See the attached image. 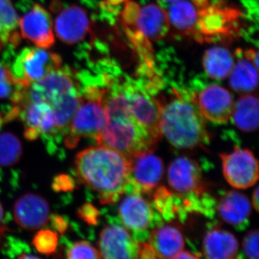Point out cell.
I'll use <instances>...</instances> for the list:
<instances>
[{
  "mask_svg": "<svg viewBox=\"0 0 259 259\" xmlns=\"http://www.w3.org/2000/svg\"><path fill=\"white\" fill-rule=\"evenodd\" d=\"M75 170L81 183L100 196L102 204L117 202L127 192L130 159L119 151L99 145L76 155Z\"/></svg>",
  "mask_w": 259,
  "mask_h": 259,
  "instance_id": "6da1fadb",
  "label": "cell"
},
{
  "mask_svg": "<svg viewBox=\"0 0 259 259\" xmlns=\"http://www.w3.org/2000/svg\"><path fill=\"white\" fill-rule=\"evenodd\" d=\"M104 105L106 125L96 140L97 144L115 149L128 158L154 149L160 138L130 113L119 86L106 88Z\"/></svg>",
  "mask_w": 259,
  "mask_h": 259,
  "instance_id": "7a4b0ae2",
  "label": "cell"
},
{
  "mask_svg": "<svg viewBox=\"0 0 259 259\" xmlns=\"http://www.w3.org/2000/svg\"><path fill=\"white\" fill-rule=\"evenodd\" d=\"M161 103L160 129L172 146L193 148L208 142L205 119L194 95L176 92L170 100Z\"/></svg>",
  "mask_w": 259,
  "mask_h": 259,
  "instance_id": "3957f363",
  "label": "cell"
},
{
  "mask_svg": "<svg viewBox=\"0 0 259 259\" xmlns=\"http://www.w3.org/2000/svg\"><path fill=\"white\" fill-rule=\"evenodd\" d=\"M81 99L65 139L68 148H74L81 138L97 139L106 125L107 115L104 105L106 88L97 84L79 86Z\"/></svg>",
  "mask_w": 259,
  "mask_h": 259,
  "instance_id": "277c9868",
  "label": "cell"
},
{
  "mask_svg": "<svg viewBox=\"0 0 259 259\" xmlns=\"http://www.w3.org/2000/svg\"><path fill=\"white\" fill-rule=\"evenodd\" d=\"M62 59L59 54L40 48H25L8 65L10 72L25 88L41 79L49 73L60 69Z\"/></svg>",
  "mask_w": 259,
  "mask_h": 259,
  "instance_id": "5b68a950",
  "label": "cell"
},
{
  "mask_svg": "<svg viewBox=\"0 0 259 259\" xmlns=\"http://www.w3.org/2000/svg\"><path fill=\"white\" fill-rule=\"evenodd\" d=\"M119 88L130 113L161 139V101L136 85H122Z\"/></svg>",
  "mask_w": 259,
  "mask_h": 259,
  "instance_id": "8992f818",
  "label": "cell"
},
{
  "mask_svg": "<svg viewBox=\"0 0 259 259\" xmlns=\"http://www.w3.org/2000/svg\"><path fill=\"white\" fill-rule=\"evenodd\" d=\"M129 159L130 175L126 193H146L161 182L164 166L161 158L153 151L137 153Z\"/></svg>",
  "mask_w": 259,
  "mask_h": 259,
  "instance_id": "52a82bcc",
  "label": "cell"
},
{
  "mask_svg": "<svg viewBox=\"0 0 259 259\" xmlns=\"http://www.w3.org/2000/svg\"><path fill=\"white\" fill-rule=\"evenodd\" d=\"M75 73L69 68H62L49 73L41 79L30 84L23 101L54 103L61 96L78 88Z\"/></svg>",
  "mask_w": 259,
  "mask_h": 259,
  "instance_id": "ba28073f",
  "label": "cell"
},
{
  "mask_svg": "<svg viewBox=\"0 0 259 259\" xmlns=\"http://www.w3.org/2000/svg\"><path fill=\"white\" fill-rule=\"evenodd\" d=\"M19 19L22 36L40 49H49L55 44L51 15L41 5L29 3L23 6Z\"/></svg>",
  "mask_w": 259,
  "mask_h": 259,
  "instance_id": "9c48e42d",
  "label": "cell"
},
{
  "mask_svg": "<svg viewBox=\"0 0 259 259\" xmlns=\"http://www.w3.org/2000/svg\"><path fill=\"white\" fill-rule=\"evenodd\" d=\"M223 175L227 182L236 189H247L256 183L258 163L248 149L236 148L233 152L221 154Z\"/></svg>",
  "mask_w": 259,
  "mask_h": 259,
  "instance_id": "30bf717a",
  "label": "cell"
},
{
  "mask_svg": "<svg viewBox=\"0 0 259 259\" xmlns=\"http://www.w3.org/2000/svg\"><path fill=\"white\" fill-rule=\"evenodd\" d=\"M99 251L104 258H139L141 243L123 226L109 225L100 233Z\"/></svg>",
  "mask_w": 259,
  "mask_h": 259,
  "instance_id": "8fae6325",
  "label": "cell"
},
{
  "mask_svg": "<svg viewBox=\"0 0 259 259\" xmlns=\"http://www.w3.org/2000/svg\"><path fill=\"white\" fill-rule=\"evenodd\" d=\"M201 113L215 124L227 123L231 119L234 100L230 92L219 85H209L196 97Z\"/></svg>",
  "mask_w": 259,
  "mask_h": 259,
  "instance_id": "7c38bea8",
  "label": "cell"
},
{
  "mask_svg": "<svg viewBox=\"0 0 259 259\" xmlns=\"http://www.w3.org/2000/svg\"><path fill=\"white\" fill-rule=\"evenodd\" d=\"M121 202L119 218L122 226L134 233L137 241L139 235L148 231L154 221V212L151 204L141 193L131 192Z\"/></svg>",
  "mask_w": 259,
  "mask_h": 259,
  "instance_id": "4fadbf2b",
  "label": "cell"
},
{
  "mask_svg": "<svg viewBox=\"0 0 259 259\" xmlns=\"http://www.w3.org/2000/svg\"><path fill=\"white\" fill-rule=\"evenodd\" d=\"M170 187L179 194L199 196L203 194L202 171L198 163L189 158H177L168 169Z\"/></svg>",
  "mask_w": 259,
  "mask_h": 259,
  "instance_id": "5bb4252c",
  "label": "cell"
},
{
  "mask_svg": "<svg viewBox=\"0 0 259 259\" xmlns=\"http://www.w3.org/2000/svg\"><path fill=\"white\" fill-rule=\"evenodd\" d=\"M90 30V21L86 10L77 5L66 7L55 20V32L59 40L68 45L78 44Z\"/></svg>",
  "mask_w": 259,
  "mask_h": 259,
  "instance_id": "9a60e30c",
  "label": "cell"
},
{
  "mask_svg": "<svg viewBox=\"0 0 259 259\" xmlns=\"http://www.w3.org/2000/svg\"><path fill=\"white\" fill-rule=\"evenodd\" d=\"M14 218L19 226L27 231H35L45 226L50 218L47 199L34 193L24 194L14 205Z\"/></svg>",
  "mask_w": 259,
  "mask_h": 259,
  "instance_id": "2e32d148",
  "label": "cell"
},
{
  "mask_svg": "<svg viewBox=\"0 0 259 259\" xmlns=\"http://www.w3.org/2000/svg\"><path fill=\"white\" fill-rule=\"evenodd\" d=\"M155 258H176L184 250L185 241L183 234L177 227L164 225L150 233L146 242Z\"/></svg>",
  "mask_w": 259,
  "mask_h": 259,
  "instance_id": "e0dca14e",
  "label": "cell"
},
{
  "mask_svg": "<svg viewBox=\"0 0 259 259\" xmlns=\"http://www.w3.org/2000/svg\"><path fill=\"white\" fill-rule=\"evenodd\" d=\"M218 208L223 221L237 229L248 226L251 205L245 194L237 191L226 192L220 199Z\"/></svg>",
  "mask_w": 259,
  "mask_h": 259,
  "instance_id": "ac0fdd59",
  "label": "cell"
},
{
  "mask_svg": "<svg viewBox=\"0 0 259 259\" xmlns=\"http://www.w3.org/2000/svg\"><path fill=\"white\" fill-rule=\"evenodd\" d=\"M135 23L148 40L156 41L164 37L169 31L170 24L168 13L157 5H146L140 9Z\"/></svg>",
  "mask_w": 259,
  "mask_h": 259,
  "instance_id": "d6986e66",
  "label": "cell"
},
{
  "mask_svg": "<svg viewBox=\"0 0 259 259\" xmlns=\"http://www.w3.org/2000/svg\"><path fill=\"white\" fill-rule=\"evenodd\" d=\"M20 115L25 124V128L35 130L39 134H57L55 117L50 104L45 102H22Z\"/></svg>",
  "mask_w": 259,
  "mask_h": 259,
  "instance_id": "ffe728a7",
  "label": "cell"
},
{
  "mask_svg": "<svg viewBox=\"0 0 259 259\" xmlns=\"http://www.w3.org/2000/svg\"><path fill=\"white\" fill-rule=\"evenodd\" d=\"M236 10L212 5L198 13L197 24L202 35L217 36L229 32L233 22L236 20Z\"/></svg>",
  "mask_w": 259,
  "mask_h": 259,
  "instance_id": "44dd1931",
  "label": "cell"
},
{
  "mask_svg": "<svg viewBox=\"0 0 259 259\" xmlns=\"http://www.w3.org/2000/svg\"><path fill=\"white\" fill-rule=\"evenodd\" d=\"M239 244L234 235L221 228H213L204 236L202 252L204 257L210 259L236 258Z\"/></svg>",
  "mask_w": 259,
  "mask_h": 259,
  "instance_id": "7402d4cb",
  "label": "cell"
},
{
  "mask_svg": "<svg viewBox=\"0 0 259 259\" xmlns=\"http://www.w3.org/2000/svg\"><path fill=\"white\" fill-rule=\"evenodd\" d=\"M233 122L243 132H253L258 127V99L253 94L242 95L234 103Z\"/></svg>",
  "mask_w": 259,
  "mask_h": 259,
  "instance_id": "603a6c76",
  "label": "cell"
},
{
  "mask_svg": "<svg viewBox=\"0 0 259 259\" xmlns=\"http://www.w3.org/2000/svg\"><path fill=\"white\" fill-rule=\"evenodd\" d=\"M202 62L207 74L214 79H226L235 66L231 53L225 48L218 47L206 51Z\"/></svg>",
  "mask_w": 259,
  "mask_h": 259,
  "instance_id": "cb8c5ba5",
  "label": "cell"
},
{
  "mask_svg": "<svg viewBox=\"0 0 259 259\" xmlns=\"http://www.w3.org/2000/svg\"><path fill=\"white\" fill-rule=\"evenodd\" d=\"M230 76L231 88L240 95L252 94L258 88V69L248 59L238 61Z\"/></svg>",
  "mask_w": 259,
  "mask_h": 259,
  "instance_id": "d4e9b609",
  "label": "cell"
},
{
  "mask_svg": "<svg viewBox=\"0 0 259 259\" xmlns=\"http://www.w3.org/2000/svg\"><path fill=\"white\" fill-rule=\"evenodd\" d=\"M79 87L61 96L51 105L55 117L56 131L63 133L69 130L70 123L81 102Z\"/></svg>",
  "mask_w": 259,
  "mask_h": 259,
  "instance_id": "484cf974",
  "label": "cell"
},
{
  "mask_svg": "<svg viewBox=\"0 0 259 259\" xmlns=\"http://www.w3.org/2000/svg\"><path fill=\"white\" fill-rule=\"evenodd\" d=\"M170 24L181 31L193 32L197 23L198 13L193 5L187 0L175 2L168 13Z\"/></svg>",
  "mask_w": 259,
  "mask_h": 259,
  "instance_id": "4316f807",
  "label": "cell"
},
{
  "mask_svg": "<svg viewBox=\"0 0 259 259\" xmlns=\"http://www.w3.org/2000/svg\"><path fill=\"white\" fill-rule=\"evenodd\" d=\"M23 153L20 140L11 133L0 134V166L9 167L18 163Z\"/></svg>",
  "mask_w": 259,
  "mask_h": 259,
  "instance_id": "83f0119b",
  "label": "cell"
},
{
  "mask_svg": "<svg viewBox=\"0 0 259 259\" xmlns=\"http://www.w3.org/2000/svg\"><path fill=\"white\" fill-rule=\"evenodd\" d=\"M19 26L18 15L10 0H0V42H9Z\"/></svg>",
  "mask_w": 259,
  "mask_h": 259,
  "instance_id": "f1b7e54d",
  "label": "cell"
},
{
  "mask_svg": "<svg viewBox=\"0 0 259 259\" xmlns=\"http://www.w3.org/2000/svg\"><path fill=\"white\" fill-rule=\"evenodd\" d=\"M25 89L28 88L13 77L8 65L0 62V99L10 98L12 100L17 93Z\"/></svg>",
  "mask_w": 259,
  "mask_h": 259,
  "instance_id": "f546056e",
  "label": "cell"
},
{
  "mask_svg": "<svg viewBox=\"0 0 259 259\" xmlns=\"http://www.w3.org/2000/svg\"><path fill=\"white\" fill-rule=\"evenodd\" d=\"M59 237L56 232L51 230H42L37 232L32 240V243L39 253L50 255L57 248Z\"/></svg>",
  "mask_w": 259,
  "mask_h": 259,
  "instance_id": "4dcf8cb0",
  "label": "cell"
},
{
  "mask_svg": "<svg viewBox=\"0 0 259 259\" xmlns=\"http://www.w3.org/2000/svg\"><path fill=\"white\" fill-rule=\"evenodd\" d=\"M68 258H101L100 251L88 241H79L74 243L66 253Z\"/></svg>",
  "mask_w": 259,
  "mask_h": 259,
  "instance_id": "1f68e13d",
  "label": "cell"
},
{
  "mask_svg": "<svg viewBox=\"0 0 259 259\" xmlns=\"http://www.w3.org/2000/svg\"><path fill=\"white\" fill-rule=\"evenodd\" d=\"M243 252L251 259L258 258V231L253 230L245 237L243 242Z\"/></svg>",
  "mask_w": 259,
  "mask_h": 259,
  "instance_id": "d6a6232c",
  "label": "cell"
},
{
  "mask_svg": "<svg viewBox=\"0 0 259 259\" xmlns=\"http://www.w3.org/2000/svg\"><path fill=\"white\" fill-rule=\"evenodd\" d=\"M77 216L89 225H95L98 221L99 212L93 204L86 203L78 209Z\"/></svg>",
  "mask_w": 259,
  "mask_h": 259,
  "instance_id": "836d02e7",
  "label": "cell"
},
{
  "mask_svg": "<svg viewBox=\"0 0 259 259\" xmlns=\"http://www.w3.org/2000/svg\"><path fill=\"white\" fill-rule=\"evenodd\" d=\"M75 181L72 177L61 175L56 177L52 183L53 190L56 192H69L75 189Z\"/></svg>",
  "mask_w": 259,
  "mask_h": 259,
  "instance_id": "e575fe53",
  "label": "cell"
},
{
  "mask_svg": "<svg viewBox=\"0 0 259 259\" xmlns=\"http://www.w3.org/2000/svg\"><path fill=\"white\" fill-rule=\"evenodd\" d=\"M51 224L54 229L60 233L61 234H64L65 232L67 231L69 224L64 217L59 214H53L51 217Z\"/></svg>",
  "mask_w": 259,
  "mask_h": 259,
  "instance_id": "d590c367",
  "label": "cell"
},
{
  "mask_svg": "<svg viewBox=\"0 0 259 259\" xmlns=\"http://www.w3.org/2000/svg\"><path fill=\"white\" fill-rule=\"evenodd\" d=\"M245 56L246 58V59L251 61L255 67L258 69V52L257 51H255L254 50H248L245 51Z\"/></svg>",
  "mask_w": 259,
  "mask_h": 259,
  "instance_id": "8d00e7d4",
  "label": "cell"
},
{
  "mask_svg": "<svg viewBox=\"0 0 259 259\" xmlns=\"http://www.w3.org/2000/svg\"><path fill=\"white\" fill-rule=\"evenodd\" d=\"M199 255L197 254H194V253H192V252L190 251H184V250H182V252L177 255L176 258H199Z\"/></svg>",
  "mask_w": 259,
  "mask_h": 259,
  "instance_id": "74e56055",
  "label": "cell"
},
{
  "mask_svg": "<svg viewBox=\"0 0 259 259\" xmlns=\"http://www.w3.org/2000/svg\"><path fill=\"white\" fill-rule=\"evenodd\" d=\"M258 187H255L254 192L253 193V205L256 212L258 211Z\"/></svg>",
  "mask_w": 259,
  "mask_h": 259,
  "instance_id": "f35d334b",
  "label": "cell"
},
{
  "mask_svg": "<svg viewBox=\"0 0 259 259\" xmlns=\"http://www.w3.org/2000/svg\"><path fill=\"white\" fill-rule=\"evenodd\" d=\"M3 214H4V212H3V206H2L1 203H0V223L2 222V220H3Z\"/></svg>",
  "mask_w": 259,
  "mask_h": 259,
  "instance_id": "ab89813d",
  "label": "cell"
},
{
  "mask_svg": "<svg viewBox=\"0 0 259 259\" xmlns=\"http://www.w3.org/2000/svg\"><path fill=\"white\" fill-rule=\"evenodd\" d=\"M164 1L168 2V3H175V2L178 1V0H164Z\"/></svg>",
  "mask_w": 259,
  "mask_h": 259,
  "instance_id": "60d3db41",
  "label": "cell"
}]
</instances>
